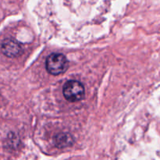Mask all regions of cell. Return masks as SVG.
<instances>
[{
    "label": "cell",
    "mask_w": 160,
    "mask_h": 160,
    "mask_svg": "<svg viewBox=\"0 0 160 160\" xmlns=\"http://www.w3.org/2000/svg\"><path fill=\"white\" fill-rule=\"evenodd\" d=\"M62 94L66 99L70 102H77L84 97V88L78 81H69L65 83L62 88Z\"/></svg>",
    "instance_id": "7a4b0ae2"
},
{
    "label": "cell",
    "mask_w": 160,
    "mask_h": 160,
    "mask_svg": "<svg viewBox=\"0 0 160 160\" xmlns=\"http://www.w3.org/2000/svg\"><path fill=\"white\" fill-rule=\"evenodd\" d=\"M55 145L59 148H65L72 145L73 142V138L70 134L62 133L59 134L54 138Z\"/></svg>",
    "instance_id": "277c9868"
},
{
    "label": "cell",
    "mask_w": 160,
    "mask_h": 160,
    "mask_svg": "<svg viewBox=\"0 0 160 160\" xmlns=\"http://www.w3.org/2000/svg\"><path fill=\"white\" fill-rule=\"evenodd\" d=\"M1 51L7 57L17 58L23 53V48L17 41L12 38H6L2 43Z\"/></svg>",
    "instance_id": "3957f363"
},
{
    "label": "cell",
    "mask_w": 160,
    "mask_h": 160,
    "mask_svg": "<svg viewBox=\"0 0 160 160\" xmlns=\"http://www.w3.org/2000/svg\"><path fill=\"white\" fill-rule=\"evenodd\" d=\"M69 62L67 57L61 53H52L46 59L45 67L50 74L59 75L67 71Z\"/></svg>",
    "instance_id": "6da1fadb"
}]
</instances>
